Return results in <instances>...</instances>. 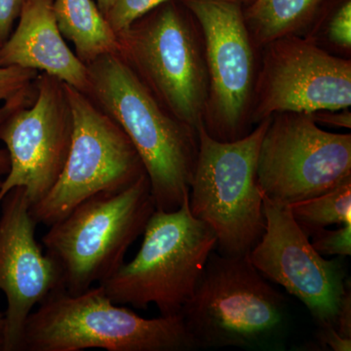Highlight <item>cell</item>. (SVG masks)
<instances>
[{
    "mask_svg": "<svg viewBox=\"0 0 351 351\" xmlns=\"http://www.w3.org/2000/svg\"><path fill=\"white\" fill-rule=\"evenodd\" d=\"M285 299L251 263L249 254L213 251L181 311L197 348H251L271 338L285 320Z\"/></svg>",
    "mask_w": 351,
    "mask_h": 351,
    "instance_id": "cell-7",
    "label": "cell"
},
{
    "mask_svg": "<svg viewBox=\"0 0 351 351\" xmlns=\"http://www.w3.org/2000/svg\"><path fill=\"white\" fill-rule=\"evenodd\" d=\"M311 114L318 125L332 127V128H351L350 108L319 110Z\"/></svg>",
    "mask_w": 351,
    "mask_h": 351,
    "instance_id": "cell-24",
    "label": "cell"
},
{
    "mask_svg": "<svg viewBox=\"0 0 351 351\" xmlns=\"http://www.w3.org/2000/svg\"><path fill=\"white\" fill-rule=\"evenodd\" d=\"M311 237V244L320 255L339 256L341 258L351 255V223L341 226L336 230L323 228Z\"/></svg>",
    "mask_w": 351,
    "mask_h": 351,
    "instance_id": "cell-22",
    "label": "cell"
},
{
    "mask_svg": "<svg viewBox=\"0 0 351 351\" xmlns=\"http://www.w3.org/2000/svg\"><path fill=\"white\" fill-rule=\"evenodd\" d=\"M327 0H253L244 7L247 27L258 48L284 36L309 38Z\"/></svg>",
    "mask_w": 351,
    "mask_h": 351,
    "instance_id": "cell-17",
    "label": "cell"
},
{
    "mask_svg": "<svg viewBox=\"0 0 351 351\" xmlns=\"http://www.w3.org/2000/svg\"><path fill=\"white\" fill-rule=\"evenodd\" d=\"M289 207L293 218L308 237L328 226L351 223V180Z\"/></svg>",
    "mask_w": 351,
    "mask_h": 351,
    "instance_id": "cell-18",
    "label": "cell"
},
{
    "mask_svg": "<svg viewBox=\"0 0 351 351\" xmlns=\"http://www.w3.org/2000/svg\"><path fill=\"white\" fill-rule=\"evenodd\" d=\"M0 184H1V179H0Z\"/></svg>",
    "mask_w": 351,
    "mask_h": 351,
    "instance_id": "cell-31",
    "label": "cell"
},
{
    "mask_svg": "<svg viewBox=\"0 0 351 351\" xmlns=\"http://www.w3.org/2000/svg\"><path fill=\"white\" fill-rule=\"evenodd\" d=\"M189 195L175 211L156 210L136 257L99 284L114 304L138 309L154 304L161 316L181 313L218 242L191 214Z\"/></svg>",
    "mask_w": 351,
    "mask_h": 351,
    "instance_id": "cell-3",
    "label": "cell"
},
{
    "mask_svg": "<svg viewBox=\"0 0 351 351\" xmlns=\"http://www.w3.org/2000/svg\"><path fill=\"white\" fill-rule=\"evenodd\" d=\"M242 2H243L244 5H248V4H250L253 0H241Z\"/></svg>",
    "mask_w": 351,
    "mask_h": 351,
    "instance_id": "cell-30",
    "label": "cell"
},
{
    "mask_svg": "<svg viewBox=\"0 0 351 351\" xmlns=\"http://www.w3.org/2000/svg\"><path fill=\"white\" fill-rule=\"evenodd\" d=\"M32 103L7 115L0 142L9 171L0 184V203L16 188L25 189L32 206L49 193L64 169L73 135V115L64 84L39 73Z\"/></svg>",
    "mask_w": 351,
    "mask_h": 351,
    "instance_id": "cell-12",
    "label": "cell"
},
{
    "mask_svg": "<svg viewBox=\"0 0 351 351\" xmlns=\"http://www.w3.org/2000/svg\"><path fill=\"white\" fill-rule=\"evenodd\" d=\"M318 341L323 348L332 351H350L351 339L341 336L332 325L319 326Z\"/></svg>",
    "mask_w": 351,
    "mask_h": 351,
    "instance_id": "cell-25",
    "label": "cell"
},
{
    "mask_svg": "<svg viewBox=\"0 0 351 351\" xmlns=\"http://www.w3.org/2000/svg\"><path fill=\"white\" fill-rule=\"evenodd\" d=\"M265 230L249 253L258 271L302 302L318 326L335 325L341 300L350 287L343 263L326 260L291 214L263 195Z\"/></svg>",
    "mask_w": 351,
    "mask_h": 351,
    "instance_id": "cell-13",
    "label": "cell"
},
{
    "mask_svg": "<svg viewBox=\"0 0 351 351\" xmlns=\"http://www.w3.org/2000/svg\"><path fill=\"white\" fill-rule=\"evenodd\" d=\"M113 0H97V4H98L99 8L104 15L108 13V9L112 5Z\"/></svg>",
    "mask_w": 351,
    "mask_h": 351,
    "instance_id": "cell-29",
    "label": "cell"
},
{
    "mask_svg": "<svg viewBox=\"0 0 351 351\" xmlns=\"http://www.w3.org/2000/svg\"><path fill=\"white\" fill-rule=\"evenodd\" d=\"M29 103V97L27 95H22L13 100L6 101L0 106V124L6 119L9 113L17 110L22 106L27 105ZM9 171V156L5 147H0V179L5 177Z\"/></svg>",
    "mask_w": 351,
    "mask_h": 351,
    "instance_id": "cell-26",
    "label": "cell"
},
{
    "mask_svg": "<svg viewBox=\"0 0 351 351\" xmlns=\"http://www.w3.org/2000/svg\"><path fill=\"white\" fill-rule=\"evenodd\" d=\"M339 56L350 58L351 52V1L346 0L332 13L320 34Z\"/></svg>",
    "mask_w": 351,
    "mask_h": 351,
    "instance_id": "cell-19",
    "label": "cell"
},
{
    "mask_svg": "<svg viewBox=\"0 0 351 351\" xmlns=\"http://www.w3.org/2000/svg\"><path fill=\"white\" fill-rule=\"evenodd\" d=\"M53 12L62 36L85 64L119 52V36L93 0H53Z\"/></svg>",
    "mask_w": 351,
    "mask_h": 351,
    "instance_id": "cell-16",
    "label": "cell"
},
{
    "mask_svg": "<svg viewBox=\"0 0 351 351\" xmlns=\"http://www.w3.org/2000/svg\"><path fill=\"white\" fill-rule=\"evenodd\" d=\"M258 184L267 199L290 206L351 180V134L332 133L311 113L269 117L261 143Z\"/></svg>",
    "mask_w": 351,
    "mask_h": 351,
    "instance_id": "cell-10",
    "label": "cell"
},
{
    "mask_svg": "<svg viewBox=\"0 0 351 351\" xmlns=\"http://www.w3.org/2000/svg\"><path fill=\"white\" fill-rule=\"evenodd\" d=\"M120 56L156 100L197 131L208 97L202 34L193 16L169 0L117 34Z\"/></svg>",
    "mask_w": 351,
    "mask_h": 351,
    "instance_id": "cell-4",
    "label": "cell"
},
{
    "mask_svg": "<svg viewBox=\"0 0 351 351\" xmlns=\"http://www.w3.org/2000/svg\"><path fill=\"white\" fill-rule=\"evenodd\" d=\"M269 119L232 142L208 135L202 122L197 128L198 156L189 186L191 214L216 234L219 253L243 256L265 230L262 191L257 166L261 143Z\"/></svg>",
    "mask_w": 351,
    "mask_h": 351,
    "instance_id": "cell-6",
    "label": "cell"
},
{
    "mask_svg": "<svg viewBox=\"0 0 351 351\" xmlns=\"http://www.w3.org/2000/svg\"><path fill=\"white\" fill-rule=\"evenodd\" d=\"M334 327L341 336L351 339L350 286L346 290V294L343 295V300H341Z\"/></svg>",
    "mask_w": 351,
    "mask_h": 351,
    "instance_id": "cell-27",
    "label": "cell"
},
{
    "mask_svg": "<svg viewBox=\"0 0 351 351\" xmlns=\"http://www.w3.org/2000/svg\"><path fill=\"white\" fill-rule=\"evenodd\" d=\"M156 210L145 174L123 191L88 198L49 226L43 245L61 265L69 294L112 276Z\"/></svg>",
    "mask_w": 351,
    "mask_h": 351,
    "instance_id": "cell-5",
    "label": "cell"
},
{
    "mask_svg": "<svg viewBox=\"0 0 351 351\" xmlns=\"http://www.w3.org/2000/svg\"><path fill=\"white\" fill-rule=\"evenodd\" d=\"M86 66V95L131 141L144 164L156 210L179 209L195 170L197 131L171 114L119 53Z\"/></svg>",
    "mask_w": 351,
    "mask_h": 351,
    "instance_id": "cell-1",
    "label": "cell"
},
{
    "mask_svg": "<svg viewBox=\"0 0 351 351\" xmlns=\"http://www.w3.org/2000/svg\"><path fill=\"white\" fill-rule=\"evenodd\" d=\"M5 313H0V351H4V348H5Z\"/></svg>",
    "mask_w": 351,
    "mask_h": 351,
    "instance_id": "cell-28",
    "label": "cell"
},
{
    "mask_svg": "<svg viewBox=\"0 0 351 351\" xmlns=\"http://www.w3.org/2000/svg\"><path fill=\"white\" fill-rule=\"evenodd\" d=\"M201 31L208 73L203 126L221 142L254 128L251 110L261 49L254 43L241 0H179Z\"/></svg>",
    "mask_w": 351,
    "mask_h": 351,
    "instance_id": "cell-9",
    "label": "cell"
},
{
    "mask_svg": "<svg viewBox=\"0 0 351 351\" xmlns=\"http://www.w3.org/2000/svg\"><path fill=\"white\" fill-rule=\"evenodd\" d=\"M0 205V291L7 302L4 351H19L29 314L48 295L66 288L61 265L36 241L38 223L25 189L9 191Z\"/></svg>",
    "mask_w": 351,
    "mask_h": 351,
    "instance_id": "cell-14",
    "label": "cell"
},
{
    "mask_svg": "<svg viewBox=\"0 0 351 351\" xmlns=\"http://www.w3.org/2000/svg\"><path fill=\"white\" fill-rule=\"evenodd\" d=\"M167 1L169 0H113L105 17L117 34Z\"/></svg>",
    "mask_w": 351,
    "mask_h": 351,
    "instance_id": "cell-20",
    "label": "cell"
},
{
    "mask_svg": "<svg viewBox=\"0 0 351 351\" xmlns=\"http://www.w3.org/2000/svg\"><path fill=\"white\" fill-rule=\"evenodd\" d=\"M196 350L181 314L147 319L114 304L101 285L80 294L60 289L25 321L19 351Z\"/></svg>",
    "mask_w": 351,
    "mask_h": 351,
    "instance_id": "cell-2",
    "label": "cell"
},
{
    "mask_svg": "<svg viewBox=\"0 0 351 351\" xmlns=\"http://www.w3.org/2000/svg\"><path fill=\"white\" fill-rule=\"evenodd\" d=\"M351 60L313 39L290 36L261 48L251 124L279 112L350 108Z\"/></svg>",
    "mask_w": 351,
    "mask_h": 351,
    "instance_id": "cell-11",
    "label": "cell"
},
{
    "mask_svg": "<svg viewBox=\"0 0 351 351\" xmlns=\"http://www.w3.org/2000/svg\"><path fill=\"white\" fill-rule=\"evenodd\" d=\"M27 0H0V46L12 34L14 25Z\"/></svg>",
    "mask_w": 351,
    "mask_h": 351,
    "instance_id": "cell-23",
    "label": "cell"
},
{
    "mask_svg": "<svg viewBox=\"0 0 351 351\" xmlns=\"http://www.w3.org/2000/svg\"><path fill=\"white\" fill-rule=\"evenodd\" d=\"M38 75L34 69L0 66V104L32 91Z\"/></svg>",
    "mask_w": 351,
    "mask_h": 351,
    "instance_id": "cell-21",
    "label": "cell"
},
{
    "mask_svg": "<svg viewBox=\"0 0 351 351\" xmlns=\"http://www.w3.org/2000/svg\"><path fill=\"white\" fill-rule=\"evenodd\" d=\"M64 89L73 115L71 147L59 179L31 208L38 225H53L88 198L123 191L145 174L121 127L86 94L66 84Z\"/></svg>",
    "mask_w": 351,
    "mask_h": 351,
    "instance_id": "cell-8",
    "label": "cell"
},
{
    "mask_svg": "<svg viewBox=\"0 0 351 351\" xmlns=\"http://www.w3.org/2000/svg\"><path fill=\"white\" fill-rule=\"evenodd\" d=\"M18 20L0 46V66L34 69L86 94L87 66L64 41L53 12V0H27Z\"/></svg>",
    "mask_w": 351,
    "mask_h": 351,
    "instance_id": "cell-15",
    "label": "cell"
}]
</instances>
